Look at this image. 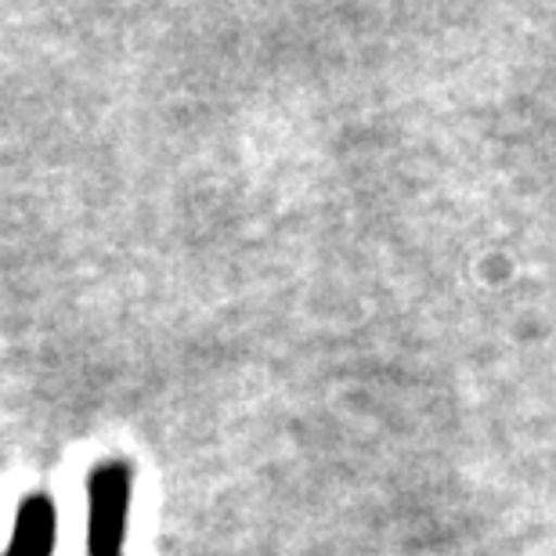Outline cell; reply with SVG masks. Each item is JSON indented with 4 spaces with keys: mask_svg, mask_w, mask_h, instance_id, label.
Masks as SVG:
<instances>
[{
    "mask_svg": "<svg viewBox=\"0 0 556 556\" xmlns=\"http://www.w3.org/2000/svg\"><path fill=\"white\" fill-rule=\"evenodd\" d=\"M130 509V470L102 463L87 481V556H124Z\"/></svg>",
    "mask_w": 556,
    "mask_h": 556,
    "instance_id": "obj_1",
    "label": "cell"
},
{
    "mask_svg": "<svg viewBox=\"0 0 556 556\" xmlns=\"http://www.w3.org/2000/svg\"><path fill=\"white\" fill-rule=\"evenodd\" d=\"M54 531H59V520H54L51 498L33 495L18 506V520H15V531H11L4 556H51Z\"/></svg>",
    "mask_w": 556,
    "mask_h": 556,
    "instance_id": "obj_2",
    "label": "cell"
}]
</instances>
